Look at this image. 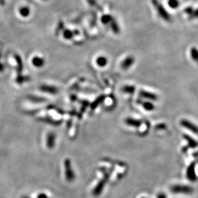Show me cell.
I'll return each instance as SVG.
<instances>
[{
    "instance_id": "6da1fadb",
    "label": "cell",
    "mask_w": 198,
    "mask_h": 198,
    "mask_svg": "<svg viewBox=\"0 0 198 198\" xmlns=\"http://www.w3.org/2000/svg\"><path fill=\"white\" fill-rule=\"evenodd\" d=\"M170 191L174 194L191 195L194 192V188L187 185L174 184L170 187Z\"/></svg>"
},
{
    "instance_id": "7a4b0ae2",
    "label": "cell",
    "mask_w": 198,
    "mask_h": 198,
    "mask_svg": "<svg viewBox=\"0 0 198 198\" xmlns=\"http://www.w3.org/2000/svg\"><path fill=\"white\" fill-rule=\"evenodd\" d=\"M151 1L160 18L168 23H171L172 22V16L168 13L165 7L158 0H151Z\"/></svg>"
},
{
    "instance_id": "3957f363",
    "label": "cell",
    "mask_w": 198,
    "mask_h": 198,
    "mask_svg": "<svg viewBox=\"0 0 198 198\" xmlns=\"http://www.w3.org/2000/svg\"><path fill=\"white\" fill-rule=\"evenodd\" d=\"M187 178L192 182H195L198 179V176L197 174L196 165L194 163H192L188 166L186 172Z\"/></svg>"
},
{
    "instance_id": "277c9868",
    "label": "cell",
    "mask_w": 198,
    "mask_h": 198,
    "mask_svg": "<svg viewBox=\"0 0 198 198\" xmlns=\"http://www.w3.org/2000/svg\"><path fill=\"white\" fill-rule=\"evenodd\" d=\"M65 174H66V178L69 182H71L75 179V174L74 172L71 168L70 161L68 159H66L65 162Z\"/></svg>"
},
{
    "instance_id": "5b68a950",
    "label": "cell",
    "mask_w": 198,
    "mask_h": 198,
    "mask_svg": "<svg viewBox=\"0 0 198 198\" xmlns=\"http://www.w3.org/2000/svg\"><path fill=\"white\" fill-rule=\"evenodd\" d=\"M180 124L182 125L183 127L187 128L189 131H191L193 133L196 134L198 135V127L195 124L192 123V122H191L190 121L185 120V119H183L181 120Z\"/></svg>"
},
{
    "instance_id": "8992f818",
    "label": "cell",
    "mask_w": 198,
    "mask_h": 198,
    "mask_svg": "<svg viewBox=\"0 0 198 198\" xmlns=\"http://www.w3.org/2000/svg\"><path fill=\"white\" fill-rule=\"evenodd\" d=\"M134 61H135V59H134V58L133 56H128L122 61L121 64L122 68L124 70H128L131 66L133 65Z\"/></svg>"
},
{
    "instance_id": "52a82bcc",
    "label": "cell",
    "mask_w": 198,
    "mask_h": 198,
    "mask_svg": "<svg viewBox=\"0 0 198 198\" xmlns=\"http://www.w3.org/2000/svg\"><path fill=\"white\" fill-rule=\"evenodd\" d=\"M140 95L143 98L146 99L147 100L156 101L158 99V96L156 94H154L153 93H151L149 91H147L144 90H141L140 92Z\"/></svg>"
},
{
    "instance_id": "ba28073f",
    "label": "cell",
    "mask_w": 198,
    "mask_h": 198,
    "mask_svg": "<svg viewBox=\"0 0 198 198\" xmlns=\"http://www.w3.org/2000/svg\"><path fill=\"white\" fill-rule=\"evenodd\" d=\"M125 123L129 126H132L134 128H139L141 126L142 122L140 120L132 119V118H128L125 120Z\"/></svg>"
},
{
    "instance_id": "9c48e42d",
    "label": "cell",
    "mask_w": 198,
    "mask_h": 198,
    "mask_svg": "<svg viewBox=\"0 0 198 198\" xmlns=\"http://www.w3.org/2000/svg\"><path fill=\"white\" fill-rule=\"evenodd\" d=\"M110 24H111V28L113 33H115V34H119V33H120V29L119 27V25L116 22V21L115 18L112 19L110 22Z\"/></svg>"
},
{
    "instance_id": "30bf717a",
    "label": "cell",
    "mask_w": 198,
    "mask_h": 198,
    "mask_svg": "<svg viewBox=\"0 0 198 198\" xmlns=\"http://www.w3.org/2000/svg\"><path fill=\"white\" fill-rule=\"evenodd\" d=\"M46 145L50 149H52L55 145V134L53 133L48 134L46 139Z\"/></svg>"
},
{
    "instance_id": "8fae6325",
    "label": "cell",
    "mask_w": 198,
    "mask_h": 198,
    "mask_svg": "<svg viewBox=\"0 0 198 198\" xmlns=\"http://www.w3.org/2000/svg\"><path fill=\"white\" fill-rule=\"evenodd\" d=\"M19 14L23 18H27L30 14V9L28 6H24L19 8Z\"/></svg>"
},
{
    "instance_id": "7c38bea8",
    "label": "cell",
    "mask_w": 198,
    "mask_h": 198,
    "mask_svg": "<svg viewBox=\"0 0 198 198\" xmlns=\"http://www.w3.org/2000/svg\"><path fill=\"white\" fill-rule=\"evenodd\" d=\"M184 138L188 141V145L191 148H195V147L198 146V142L196 141L194 139L188 136L187 134H184Z\"/></svg>"
},
{
    "instance_id": "4fadbf2b",
    "label": "cell",
    "mask_w": 198,
    "mask_h": 198,
    "mask_svg": "<svg viewBox=\"0 0 198 198\" xmlns=\"http://www.w3.org/2000/svg\"><path fill=\"white\" fill-rule=\"evenodd\" d=\"M32 64L33 66L36 67H41L43 66L44 64V61L43 58L39 57H34L32 59Z\"/></svg>"
},
{
    "instance_id": "5bb4252c",
    "label": "cell",
    "mask_w": 198,
    "mask_h": 198,
    "mask_svg": "<svg viewBox=\"0 0 198 198\" xmlns=\"http://www.w3.org/2000/svg\"><path fill=\"white\" fill-rule=\"evenodd\" d=\"M96 65L100 67H104L108 64V59L104 56H99L96 60Z\"/></svg>"
},
{
    "instance_id": "9a60e30c",
    "label": "cell",
    "mask_w": 198,
    "mask_h": 198,
    "mask_svg": "<svg viewBox=\"0 0 198 198\" xmlns=\"http://www.w3.org/2000/svg\"><path fill=\"white\" fill-rule=\"evenodd\" d=\"M167 4L168 7L172 9H176L179 7L180 2L179 0H168Z\"/></svg>"
},
{
    "instance_id": "2e32d148",
    "label": "cell",
    "mask_w": 198,
    "mask_h": 198,
    "mask_svg": "<svg viewBox=\"0 0 198 198\" xmlns=\"http://www.w3.org/2000/svg\"><path fill=\"white\" fill-rule=\"evenodd\" d=\"M190 53L192 59L198 63V49L196 47H192L191 49Z\"/></svg>"
},
{
    "instance_id": "e0dca14e",
    "label": "cell",
    "mask_w": 198,
    "mask_h": 198,
    "mask_svg": "<svg viewBox=\"0 0 198 198\" xmlns=\"http://www.w3.org/2000/svg\"><path fill=\"white\" fill-rule=\"evenodd\" d=\"M142 106L145 109V110L148 111H152L154 110L155 106L152 102H145L142 103Z\"/></svg>"
},
{
    "instance_id": "ac0fdd59",
    "label": "cell",
    "mask_w": 198,
    "mask_h": 198,
    "mask_svg": "<svg viewBox=\"0 0 198 198\" xmlns=\"http://www.w3.org/2000/svg\"><path fill=\"white\" fill-rule=\"evenodd\" d=\"M113 18L110 14H104L101 17V22L104 24H107L108 23H110L111 21Z\"/></svg>"
},
{
    "instance_id": "d6986e66",
    "label": "cell",
    "mask_w": 198,
    "mask_h": 198,
    "mask_svg": "<svg viewBox=\"0 0 198 198\" xmlns=\"http://www.w3.org/2000/svg\"><path fill=\"white\" fill-rule=\"evenodd\" d=\"M62 34H63V37H64V38L66 39H68V40L72 39V37L74 36L73 32L69 30V29H66V30L63 31Z\"/></svg>"
},
{
    "instance_id": "ffe728a7",
    "label": "cell",
    "mask_w": 198,
    "mask_h": 198,
    "mask_svg": "<svg viewBox=\"0 0 198 198\" xmlns=\"http://www.w3.org/2000/svg\"><path fill=\"white\" fill-rule=\"evenodd\" d=\"M41 90H43L46 92L50 93H56L57 92L56 88H55L52 86H43L41 87Z\"/></svg>"
},
{
    "instance_id": "44dd1931",
    "label": "cell",
    "mask_w": 198,
    "mask_h": 198,
    "mask_svg": "<svg viewBox=\"0 0 198 198\" xmlns=\"http://www.w3.org/2000/svg\"><path fill=\"white\" fill-rule=\"evenodd\" d=\"M123 91L128 93H133L135 91V87L133 86H125L123 88Z\"/></svg>"
},
{
    "instance_id": "7402d4cb",
    "label": "cell",
    "mask_w": 198,
    "mask_h": 198,
    "mask_svg": "<svg viewBox=\"0 0 198 198\" xmlns=\"http://www.w3.org/2000/svg\"><path fill=\"white\" fill-rule=\"evenodd\" d=\"M156 198H167V195L164 192H159Z\"/></svg>"
},
{
    "instance_id": "603a6c76",
    "label": "cell",
    "mask_w": 198,
    "mask_h": 198,
    "mask_svg": "<svg viewBox=\"0 0 198 198\" xmlns=\"http://www.w3.org/2000/svg\"><path fill=\"white\" fill-rule=\"evenodd\" d=\"M3 70H4V66L1 63H0V71H2Z\"/></svg>"
},
{
    "instance_id": "cb8c5ba5",
    "label": "cell",
    "mask_w": 198,
    "mask_h": 198,
    "mask_svg": "<svg viewBox=\"0 0 198 198\" xmlns=\"http://www.w3.org/2000/svg\"><path fill=\"white\" fill-rule=\"evenodd\" d=\"M140 198H148V197H142Z\"/></svg>"
},
{
    "instance_id": "d4e9b609",
    "label": "cell",
    "mask_w": 198,
    "mask_h": 198,
    "mask_svg": "<svg viewBox=\"0 0 198 198\" xmlns=\"http://www.w3.org/2000/svg\"><path fill=\"white\" fill-rule=\"evenodd\" d=\"M43 1H46V0H43Z\"/></svg>"
},
{
    "instance_id": "484cf974",
    "label": "cell",
    "mask_w": 198,
    "mask_h": 198,
    "mask_svg": "<svg viewBox=\"0 0 198 198\" xmlns=\"http://www.w3.org/2000/svg\"><path fill=\"white\" fill-rule=\"evenodd\" d=\"M24 198H28V197H24Z\"/></svg>"
}]
</instances>
